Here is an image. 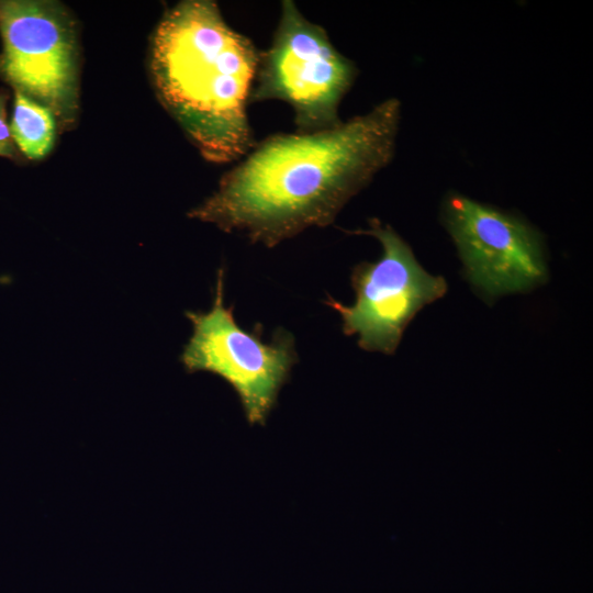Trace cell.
I'll return each instance as SVG.
<instances>
[{
    "mask_svg": "<svg viewBox=\"0 0 593 593\" xmlns=\"http://www.w3.org/2000/svg\"><path fill=\"white\" fill-rule=\"evenodd\" d=\"M401 113L390 98L332 128L268 136L188 217L268 248L325 227L393 159Z\"/></svg>",
    "mask_w": 593,
    "mask_h": 593,
    "instance_id": "cell-1",
    "label": "cell"
},
{
    "mask_svg": "<svg viewBox=\"0 0 593 593\" xmlns=\"http://www.w3.org/2000/svg\"><path fill=\"white\" fill-rule=\"evenodd\" d=\"M259 55L211 0L178 2L153 33L148 69L155 93L206 161L237 163L256 144L247 104Z\"/></svg>",
    "mask_w": 593,
    "mask_h": 593,
    "instance_id": "cell-2",
    "label": "cell"
},
{
    "mask_svg": "<svg viewBox=\"0 0 593 593\" xmlns=\"http://www.w3.org/2000/svg\"><path fill=\"white\" fill-rule=\"evenodd\" d=\"M280 8L271 44L259 55L249 103L286 102L298 133L335 127L343 122L338 108L357 77V66L293 1L283 0Z\"/></svg>",
    "mask_w": 593,
    "mask_h": 593,
    "instance_id": "cell-3",
    "label": "cell"
},
{
    "mask_svg": "<svg viewBox=\"0 0 593 593\" xmlns=\"http://www.w3.org/2000/svg\"><path fill=\"white\" fill-rule=\"evenodd\" d=\"M0 78L49 109L57 126L79 111V49L72 14L52 0H0Z\"/></svg>",
    "mask_w": 593,
    "mask_h": 593,
    "instance_id": "cell-4",
    "label": "cell"
},
{
    "mask_svg": "<svg viewBox=\"0 0 593 593\" xmlns=\"http://www.w3.org/2000/svg\"><path fill=\"white\" fill-rule=\"evenodd\" d=\"M224 304V269L216 276L212 307L186 312L193 333L180 360L189 373L209 371L223 378L237 393L250 425H264L298 361L293 336L277 329L264 342L262 329L242 328Z\"/></svg>",
    "mask_w": 593,
    "mask_h": 593,
    "instance_id": "cell-5",
    "label": "cell"
},
{
    "mask_svg": "<svg viewBox=\"0 0 593 593\" xmlns=\"http://www.w3.org/2000/svg\"><path fill=\"white\" fill-rule=\"evenodd\" d=\"M354 233L378 239L381 257L354 267L350 281L356 296L351 305L331 295L324 303L339 314L345 335L358 336L361 349L393 355L415 315L446 294L447 282L427 272L409 244L378 219L369 221L368 230Z\"/></svg>",
    "mask_w": 593,
    "mask_h": 593,
    "instance_id": "cell-6",
    "label": "cell"
},
{
    "mask_svg": "<svg viewBox=\"0 0 593 593\" xmlns=\"http://www.w3.org/2000/svg\"><path fill=\"white\" fill-rule=\"evenodd\" d=\"M443 219L467 279L485 300L528 292L547 280L539 235L518 217L452 193Z\"/></svg>",
    "mask_w": 593,
    "mask_h": 593,
    "instance_id": "cell-7",
    "label": "cell"
},
{
    "mask_svg": "<svg viewBox=\"0 0 593 593\" xmlns=\"http://www.w3.org/2000/svg\"><path fill=\"white\" fill-rule=\"evenodd\" d=\"M57 127L49 109L14 91L10 132L16 148L27 159L40 160L51 153Z\"/></svg>",
    "mask_w": 593,
    "mask_h": 593,
    "instance_id": "cell-8",
    "label": "cell"
},
{
    "mask_svg": "<svg viewBox=\"0 0 593 593\" xmlns=\"http://www.w3.org/2000/svg\"><path fill=\"white\" fill-rule=\"evenodd\" d=\"M9 94L0 91V156L12 160H20V152L16 148L7 121V102Z\"/></svg>",
    "mask_w": 593,
    "mask_h": 593,
    "instance_id": "cell-9",
    "label": "cell"
}]
</instances>
